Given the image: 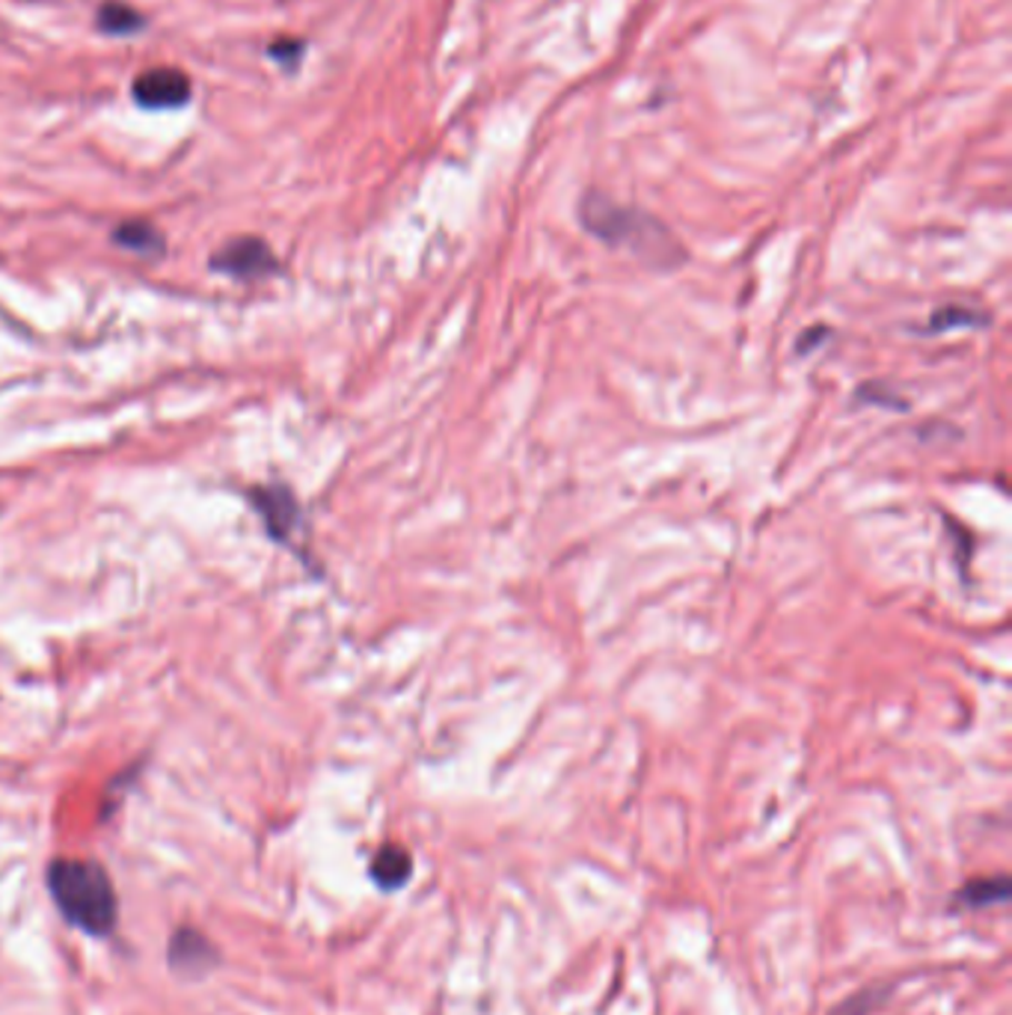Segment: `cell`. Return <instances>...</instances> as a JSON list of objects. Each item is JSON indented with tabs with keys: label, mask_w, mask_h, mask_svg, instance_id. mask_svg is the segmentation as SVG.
<instances>
[{
	"label": "cell",
	"mask_w": 1012,
	"mask_h": 1015,
	"mask_svg": "<svg viewBox=\"0 0 1012 1015\" xmlns=\"http://www.w3.org/2000/svg\"><path fill=\"white\" fill-rule=\"evenodd\" d=\"M579 214H582V227L591 235L609 247H627L630 253L653 268H674L683 262V247L678 244V238L644 211L618 205L600 193H588Z\"/></svg>",
	"instance_id": "obj_1"
},
{
	"label": "cell",
	"mask_w": 1012,
	"mask_h": 1015,
	"mask_svg": "<svg viewBox=\"0 0 1012 1015\" xmlns=\"http://www.w3.org/2000/svg\"><path fill=\"white\" fill-rule=\"evenodd\" d=\"M48 885L63 915L87 933H108L117 921V894L99 864L54 862L48 871Z\"/></svg>",
	"instance_id": "obj_2"
},
{
	"label": "cell",
	"mask_w": 1012,
	"mask_h": 1015,
	"mask_svg": "<svg viewBox=\"0 0 1012 1015\" xmlns=\"http://www.w3.org/2000/svg\"><path fill=\"white\" fill-rule=\"evenodd\" d=\"M134 99L140 108L149 110H176L190 101V81L188 74L170 66H154L149 72L137 74Z\"/></svg>",
	"instance_id": "obj_3"
},
{
	"label": "cell",
	"mask_w": 1012,
	"mask_h": 1015,
	"mask_svg": "<svg viewBox=\"0 0 1012 1015\" xmlns=\"http://www.w3.org/2000/svg\"><path fill=\"white\" fill-rule=\"evenodd\" d=\"M211 268L238 277V280H255V277L271 273L277 268V259L262 238H236L211 259Z\"/></svg>",
	"instance_id": "obj_4"
},
{
	"label": "cell",
	"mask_w": 1012,
	"mask_h": 1015,
	"mask_svg": "<svg viewBox=\"0 0 1012 1015\" xmlns=\"http://www.w3.org/2000/svg\"><path fill=\"white\" fill-rule=\"evenodd\" d=\"M255 511L262 514L273 537L289 541L291 529L298 523V502L285 488H259L253 493Z\"/></svg>",
	"instance_id": "obj_5"
},
{
	"label": "cell",
	"mask_w": 1012,
	"mask_h": 1015,
	"mask_svg": "<svg viewBox=\"0 0 1012 1015\" xmlns=\"http://www.w3.org/2000/svg\"><path fill=\"white\" fill-rule=\"evenodd\" d=\"M410 873H413V862H410L408 850H401V846H383L371 862V876L387 891L401 888L410 880Z\"/></svg>",
	"instance_id": "obj_6"
},
{
	"label": "cell",
	"mask_w": 1012,
	"mask_h": 1015,
	"mask_svg": "<svg viewBox=\"0 0 1012 1015\" xmlns=\"http://www.w3.org/2000/svg\"><path fill=\"white\" fill-rule=\"evenodd\" d=\"M1006 900H1010V880L1006 876H983V880L968 882L956 891V903L968 908L998 906Z\"/></svg>",
	"instance_id": "obj_7"
},
{
	"label": "cell",
	"mask_w": 1012,
	"mask_h": 1015,
	"mask_svg": "<svg viewBox=\"0 0 1012 1015\" xmlns=\"http://www.w3.org/2000/svg\"><path fill=\"white\" fill-rule=\"evenodd\" d=\"M113 241H117L119 247L131 250V253H140V255H152V253H161L163 250L161 232H158L154 227H149V223H143V220H134V223H122V227H117V232H113Z\"/></svg>",
	"instance_id": "obj_8"
},
{
	"label": "cell",
	"mask_w": 1012,
	"mask_h": 1015,
	"mask_svg": "<svg viewBox=\"0 0 1012 1015\" xmlns=\"http://www.w3.org/2000/svg\"><path fill=\"white\" fill-rule=\"evenodd\" d=\"M143 24V16L137 10H131V7H126V3H104L99 10V28L104 30V33H113V37L137 33Z\"/></svg>",
	"instance_id": "obj_9"
},
{
	"label": "cell",
	"mask_w": 1012,
	"mask_h": 1015,
	"mask_svg": "<svg viewBox=\"0 0 1012 1015\" xmlns=\"http://www.w3.org/2000/svg\"><path fill=\"white\" fill-rule=\"evenodd\" d=\"M888 992H891L888 986L861 988V992H855V995L846 997L843 1004L834 1006V1009L829 1015H870L873 1009H879V1006L885 1004Z\"/></svg>",
	"instance_id": "obj_10"
},
{
	"label": "cell",
	"mask_w": 1012,
	"mask_h": 1015,
	"mask_svg": "<svg viewBox=\"0 0 1012 1015\" xmlns=\"http://www.w3.org/2000/svg\"><path fill=\"white\" fill-rule=\"evenodd\" d=\"M271 51H273V57H280L282 63H289V60H294V57L303 51V46H300V42H277Z\"/></svg>",
	"instance_id": "obj_11"
}]
</instances>
